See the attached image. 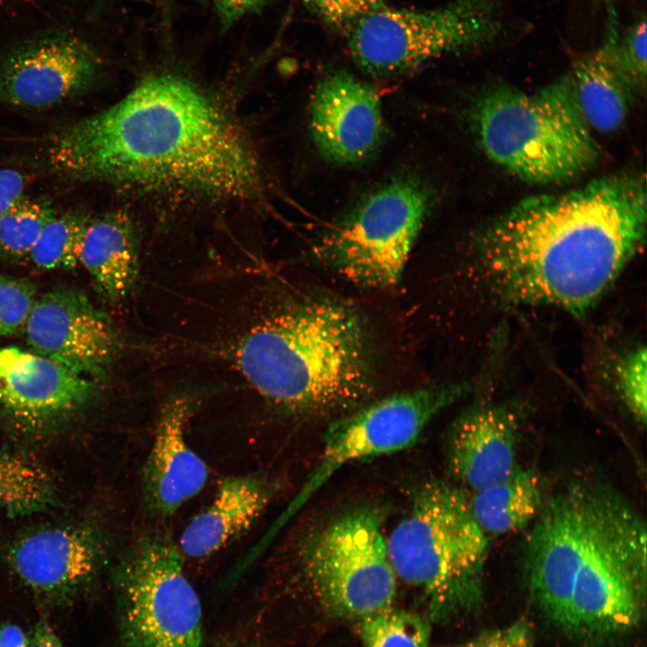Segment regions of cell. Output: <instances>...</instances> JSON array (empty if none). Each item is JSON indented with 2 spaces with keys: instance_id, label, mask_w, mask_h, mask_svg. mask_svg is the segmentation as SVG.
Masks as SVG:
<instances>
[{
  "instance_id": "obj_1",
  "label": "cell",
  "mask_w": 647,
  "mask_h": 647,
  "mask_svg": "<svg viewBox=\"0 0 647 647\" xmlns=\"http://www.w3.org/2000/svg\"><path fill=\"white\" fill-rule=\"evenodd\" d=\"M50 167L80 182L213 199L259 198V161L209 97L172 75L145 78L112 106L53 135Z\"/></svg>"
},
{
  "instance_id": "obj_2",
  "label": "cell",
  "mask_w": 647,
  "mask_h": 647,
  "mask_svg": "<svg viewBox=\"0 0 647 647\" xmlns=\"http://www.w3.org/2000/svg\"><path fill=\"white\" fill-rule=\"evenodd\" d=\"M644 176L623 173L518 201L477 237L484 283L514 305L589 309L643 246Z\"/></svg>"
},
{
  "instance_id": "obj_3",
  "label": "cell",
  "mask_w": 647,
  "mask_h": 647,
  "mask_svg": "<svg viewBox=\"0 0 647 647\" xmlns=\"http://www.w3.org/2000/svg\"><path fill=\"white\" fill-rule=\"evenodd\" d=\"M233 359L261 395L294 413L347 410L372 388L363 322L336 300L309 299L273 315L241 337Z\"/></svg>"
},
{
  "instance_id": "obj_4",
  "label": "cell",
  "mask_w": 647,
  "mask_h": 647,
  "mask_svg": "<svg viewBox=\"0 0 647 647\" xmlns=\"http://www.w3.org/2000/svg\"><path fill=\"white\" fill-rule=\"evenodd\" d=\"M386 545L396 577L422 592L432 620L481 609L489 536L462 491L440 480L421 484Z\"/></svg>"
},
{
  "instance_id": "obj_5",
  "label": "cell",
  "mask_w": 647,
  "mask_h": 647,
  "mask_svg": "<svg viewBox=\"0 0 647 647\" xmlns=\"http://www.w3.org/2000/svg\"><path fill=\"white\" fill-rule=\"evenodd\" d=\"M472 124L487 156L530 183L572 180L599 156L565 75L534 93L489 90L475 103Z\"/></svg>"
},
{
  "instance_id": "obj_6",
  "label": "cell",
  "mask_w": 647,
  "mask_h": 647,
  "mask_svg": "<svg viewBox=\"0 0 647 647\" xmlns=\"http://www.w3.org/2000/svg\"><path fill=\"white\" fill-rule=\"evenodd\" d=\"M646 574L644 518L618 492L596 482L587 547L573 589L571 633L598 642L631 631L644 608Z\"/></svg>"
},
{
  "instance_id": "obj_7",
  "label": "cell",
  "mask_w": 647,
  "mask_h": 647,
  "mask_svg": "<svg viewBox=\"0 0 647 647\" xmlns=\"http://www.w3.org/2000/svg\"><path fill=\"white\" fill-rule=\"evenodd\" d=\"M346 31L350 53L361 70L393 76L493 42L503 31V21L500 0H454L425 10L386 5Z\"/></svg>"
},
{
  "instance_id": "obj_8",
  "label": "cell",
  "mask_w": 647,
  "mask_h": 647,
  "mask_svg": "<svg viewBox=\"0 0 647 647\" xmlns=\"http://www.w3.org/2000/svg\"><path fill=\"white\" fill-rule=\"evenodd\" d=\"M381 510L360 506L317 528L299 551L303 573L324 607L359 619L393 606L396 574Z\"/></svg>"
},
{
  "instance_id": "obj_9",
  "label": "cell",
  "mask_w": 647,
  "mask_h": 647,
  "mask_svg": "<svg viewBox=\"0 0 647 647\" xmlns=\"http://www.w3.org/2000/svg\"><path fill=\"white\" fill-rule=\"evenodd\" d=\"M113 578L125 647H200V601L168 534L140 536L119 561Z\"/></svg>"
},
{
  "instance_id": "obj_10",
  "label": "cell",
  "mask_w": 647,
  "mask_h": 647,
  "mask_svg": "<svg viewBox=\"0 0 647 647\" xmlns=\"http://www.w3.org/2000/svg\"><path fill=\"white\" fill-rule=\"evenodd\" d=\"M430 189L393 179L358 202L324 237L322 258L358 285L386 288L400 279L431 208Z\"/></svg>"
},
{
  "instance_id": "obj_11",
  "label": "cell",
  "mask_w": 647,
  "mask_h": 647,
  "mask_svg": "<svg viewBox=\"0 0 647 647\" xmlns=\"http://www.w3.org/2000/svg\"><path fill=\"white\" fill-rule=\"evenodd\" d=\"M462 386H430L379 400L332 422L323 451L278 527L295 515L342 466L413 445L433 417L459 398Z\"/></svg>"
},
{
  "instance_id": "obj_12",
  "label": "cell",
  "mask_w": 647,
  "mask_h": 647,
  "mask_svg": "<svg viewBox=\"0 0 647 647\" xmlns=\"http://www.w3.org/2000/svg\"><path fill=\"white\" fill-rule=\"evenodd\" d=\"M595 482L568 484L545 503L527 536L525 581L541 613L563 631L572 632V603L591 521Z\"/></svg>"
},
{
  "instance_id": "obj_13",
  "label": "cell",
  "mask_w": 647,
  "mask_h": 647,
  "mask_svg": "<svg viewBox=\"0 0 647 647\" xmlns=\"http://www.w3.org/2000/svg\"><path fill=\"white\" fill-rule=\"evenodd\" d=\"M102 534L93 527L56 524L30 529L7 546V563L40 600L66 606L97 577L104 558Z\"/></svg>"
},
{
  "instance_id": "obj_14",
  "label": "cell",
  "mask_w": 647,
  "mask_h": 647,
  "mask_svg": "<svg viewBox=\"0 0 647 647\" xmlns=\"http://www.w3.org/2000/svg\"><path fill=\"white\" fill-rule=\"evenodd\" d=\"M23 331L32 351L90 379L107 373L121 347L109 317L75 288L37 297Z\"/></svg>"
},
{
  "instance_id": "obj_15",
  "label": "cell",
  "mask_w": 647,
  "mask_h": 647,
  "mask_svg": "<svg viewBox=\"0 0 647 647\" xmlns=\"http://www.w3.org/2000/svg\"><path fill=\"white\" fill-rule=\"evenodd\" d=\"M96 394L93 379L31 350L0 346V416L22 432L49 431Z\"/></svg>"
},
{
  "instance_id": "obj_16",
  "label": "cell",
  "mask_w": 647,
  "mask_h": 647,
  "mask_svg": "<svg viewBox=\"0 0 647 647\" xmlns=\"http://www.w3.org/2000/svg\"><path fill=\"white\" fill-rule=\"evenodd\" d=\"M309 128L322 156L345 166L372 157L386 134L377 93L344 71L332 72L317 84L309 105Z\"/></svg>"
},
{
  "instance_id": "obj_17",
  "label": "cell",
  "mask_w": 647,
  "mask_h": 647,
  "mask_svg": "<svg viewBox=\"0 0 647 647\" xmlns=\"http://www.w3.org/2000/svg\"><path fill=\"white\" fill-rule=\"evenodd\" d=\"M99 63L85 45L67 38L45 39L15 51L0 68V101L44 109L93 84Z\"/></svg>"
},
{
  "instance_id": "obj_18",
  "label": "cell",
  "mask_w": 647,
  "mask_h": 647,
  "mask_svg": "<svg viewBox=\"0 0 647 647\" xmlns=\"http://www.w3.org/2000/svg\"><path fill=\"white\" fill-rule=\"evenodd\" d=\"M523 415L510 404L480 403L461 413L446 437V461L455 479L474 492L517 467Z\"/></svg>"
},
{
  "instance_id": "obj_19",
  "label": "cell",
  "mask_w": 647,
  "mask_h": 647,
  "mask_svg": "<svg viewBox=\"0 0 647 647\" xmlns=\"http://www.w3.org/2000/svg\"><path fill=\"white\" fill-rule=\"evenodd\" d=\"M191 401L176 397L162 408L151 450L143 471L144 499L160 517L173 514L205 486L206 463L189 446L185 424Z\"/></svg>"
},
{
  "instance_id": "obj_20",
  "label": "cell",
  "mask_w": 647,
  "mask_h": 647,
  "mask_svg": "<svg viewBox=\"0 0 647 647\" xmlns=\"http://www.w3.org/2000/svg\"><path fill=\"white\" fill-rule=\"evenodd\" d=\"M272 481L261 474L223 478L210 504L184 528L180 551L192 559L208 557L248 530L270 503Z\"/></svg>"
},
{
  "instance_id": "obj_21",
  "label": "cell",
  "mask_w": 647,
  "mask_h": 647,
  "mask_svg": "<svg viewBox=\"0 0 647 647\" xmlns=\"http://www.w3.org/2000/svg\"><path fill=\"white\" fill-rule=\"evenodd\" d=\"M79 264L89 273L97 292L115 303L132 289L138 271V242L135 226L124 212L109 211L89 218Z\"/></svg>"
},
{
  "instance_id": "obj_22",
  "label": "cell",
  "mask_w": 647,
  "mask_h": 647,
  "mask_svg": "<svg viewBox=\"0 0 647 647\" xmlns=\"http://www.w3.org/2000/svg\"><path fill=\"white\" fill-rule=\"evenodd\" d=\"M589 128L602 133L618 129L637 98L600 46L572 66L565 75Z\"/></svg>"
},
{
  "instance_id": "obj_23",
  "label": "cell",
  "mask_w": 647,
  "mask_h": 647,
  "mask_svg": "<svg viewBox=\"0 0 647 647\" xmlns=\"http://www.w3.org/2000/svg\"><path fill=\"white\" fill-rule=\"evenodd\" d=\"M541 474L534 467H517L503 480L469 499L472 514L488 536L518 532L529 525L544 504Z\"/></svg>"
},
{
  "instance_id": "obj_24",
  "label": "cell",
  "mask_w": 647,
  "mask_h": 647,
  "mask_svg": "<svg viewBox=\"0 0 647 647\" xmlns=\"http://www.w3.org/2000/svg\"><path fill=\"white\" fill-rule=\"evenodd\" d=\"M55 482L38 462L22 454L0 451V517H22L52 507Z\"/></svg>"
},
{
  "instance_id": "obj_25",
  "label": "cell",
  "mask_w": 647,
  "mask_h": 647,
  "mask_svg": "<svg viewBox=\"0 0 647 647\" xmlns=\"http://www.w3.org/2000/svg\"><path fill=\"white\" fill-rule=\"evenodd\" d=\"M89 217L79 211L56 213L42 227L28 256L36 268L67 270L79 264V252Z\"/></svg>"
},
{
  "instance_id": "obj_26",
  "label": "cell",
  "mask_w": 647,
  "mask_h": 647,
  "mask_svg": "<svg viewBox=\"0 0 647 647\" xmlns=\"http://www.w3.org/2000/svg\"><path fill=\"white\" fill-rule=\"evenodd\" d=\"M51 205L25 197L0 216V258L28 260L45 224L56 214Z\"/></svg>"
},
{
  "instance_id": "obj_27",
  "label": "cell",
  "mask_w": 647,
  "mask_h": 647,
  "mask_svg": "<svg viewBox=\"0 0 647 647\" xmlns=\"http://www.w3.org/2000/svg\"><path fill=\"white\" fill-rule=\"evenodd\" d=\"M359 621L365 647H429V624L413 612L391 606Z\"/></svg>"
},
{
  "instance_id": "obj_28",
  "label": "cell",
  "mask_w": 647,
  "mask_h": 647,
  "mask_svg": "<svg viewBox=\"0 0 647 647\" xmlns=\"http://www.w3.org/2000/svg\"><path fill=\"white\" fill-rule=\"evenodd\" d=\"M646 16L639 15L622 36L611 25L602 44L610 61L638 98L646 89Z\"/></svg>"
},
{
  "instance_id": "obj_29",
  "label": "cell",
  "mask_w": 647,
  "mask_h": 647,
  "mask_svg": "<svg viewBox=\"0 0 647 647\" xmlns=\"http://www.w3.org/2000/svg\"><path fill=\"white\" fill-rule=\"evenodd\" d=\"M36 298L31 282L0 271V337L23 330Z\"/></svg>"
},
{
  "instance_id": "obj_30",
  "label": "cell",
  "mask_w": 647,
  "mask_h": 647,
  "mask_svg": "<svg viewBox=\"0 0 647 647\" xmlns=\"http://www.w3.org/2000/svg\"><path fill=\"white\" fill-rule=\"evenodd\" d=\"M646 350L637 347L621 360L617 368L619 394L633 416L646 421Z\"/></svg>"
},
{
  "instance_id": "obj_31",
  "label": "cell",
  "mask_w": 647,
  "mask_h": 647,
  "mask_svg": "<svg viewBox=\"0 0 647 647\" xmlns=\"http://www.w3.org/2000/svg\"><path fill=\"white\" fill-rule=\"evenodd\" d=\"M324 22L347 31L367 14L386 6L384 0H304Z\"/></svg>"
},
{
  "instance_id": "obj_32",
  "label": "cell",
  "mask_w": 647,
  "mask_h": 647,
  "mask_svg": "<svg viewBox=\"0 0 647 647\" xmlns=\"http://www.w3.org/2000/svg\"><path fill=\"white\" fill-rule=\"evenodd\" d=\"M534 643L533 626L526 618H519L505 626L481 632L464 647H534Z\"/></svg>"
},
{
  "instance_id": "obj_33",
  "label": "cell",
  "mask_w": 647,
  "mask_h": 647,
  "mask_svg": "<svg viewBox=\"0 0 647 647\" xmlns=\"http://www.w3.org/2000/svg\"><path fill=\"white\" fill-rule=\"evenodd\" d=\"M272 0H213L223 31L228 30L245 15L259 12Z\"/></svg>"
},
{
  "instance_id": "obj_34",
  "label": "cell",
  "mask_w": 647,
  "mask_h": 647,
  "mask_svg": "<svg viewBox=\"0 0 647 647\" xmlns=\"http://www.w3.org/2000/svg\"><path fill=\"white\" fill-rule=\"evenodd\" d=\"M26 178L13 169H0V216L25 196Z\"/></svg>"
},
{
  "instance_id": "obj_35",
  "label": "cell",
  "mask_w": 647,
  "mask_h": 647,
  "mask_svg": "<svg viewBox=\"0 0 647 647\" xmlns=\"http://www.w3.org/2000/svg\"><path fill=\"white\" fill-rule=\"evenodd\" d=\"M0 647H30V637L17 625H0Z\"/></svg>"
},
{
  "instance_id": "obj_36",
  "label": "cell",
  "mask_w": 647,
  "mask_h": 647,
  "mask_svg": "<svg viewBox=\"0 0 647 647\" xmlns=\"http://www.w3.org/2000/svg\"><path fill=\"white\" fill-rule=\"evenodd\" d=\"M38 647H63L60 640L46 621H40L29 635Z\"/></svg>"
},
{
  "instance_id": "obj_37",
  "label": "cell",
  "mask_w": 647,
  "mask_h": 647,
  "mask_svg": "<svg viewBox=\"0 0 647 647\" xmlns=\"http://www.w3.org/2000/svg\"><path fill=\"white\" fill-rule=\"evenodd\" d=\"M30 647H38L37 644L31 638H30Z\"/></svg>"
},
{
  "instance_id": "obj_38",
  "label": "cell",
  "mask_w": 647,
  "mask_h": 647,
  "mask_svg": "<svg viewBox=\"0 0 647 647\" xmlns=\"http://www.w3.org/2000/svg\"><path fill=\"white\" fill-rule=\"evenodd\" d=\"M3 1H5V0H0V3L3 2Z\"/></svg>"
}]
</instances>
